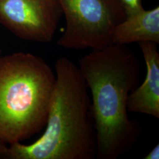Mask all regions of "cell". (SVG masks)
<instances>
[{
	"label": "cell",
	"mask_w": 159,
	"mask_h": 159,
	"mask_svg": "<svg viewBox=\"0 0 159 159\" xmlns=\"http://www.w3.org/2000/svg\"><path fill=\"white\" fill-rule=\"evenodd\" d=\"M140 62L126 45L91 50L78 68L90 93L96 134V159H117L133 147L140 134L129 117V95L139 85Z\"/></svg>",
	"instance_id": "obj_1"
},
{
	"label": "cell",
	"mask_w": 159,
	"mask_h": 159,
	"mask_svg": "<svg viewBox=\"0 0 159 159\" xmlns=\"http://www.w3.org/2000/svg\"><path fill=\"white\" fill-rule=\"evenodd\" d=\"M56 80L46 130L34 143L8 145L7 159H96L91 98L78 66L66 57L54 66Z\"/></svg>",
	"instance_id": "obj_2"
},
{
	"label": "cell",
	"mask_w": 159,
	"mask_h": 159,
	"mask_svg": "<svg viewBox=\"0 0 159 159\" xmlns=\"http://www.w3.org/2000/svg\"><path fill=\"white\" fill-rule=\"evenodd\" d=\"M56 80L39 56H0V139L8 145L21 143L46 127Z\"/></svg>",
	"instance_id": "obj_3"
},
{
	"label": "cell",
	"mask_w": 159,
	"mask_h": 159,
	"mask_svg": "<svg viewBox=\"0 0 159 159\" xmlns=\"http://www.w3.org/2000/svg\"><path fill=\"white\" fill-rule=\"evenodd\" d=\"M58 1L66 19L58 46L71 50H96L113 44L114 30L126 17L119 0Z\"/></svg>",
	"instance_id": "obj_4"
},
{
	"label": "cell",
	"mask_w": 159,
	"mask_h": 159,
	"mask_svg": "<svg viewBox=\"0 0 159 159\" xmlns=\"http://www.w3.org/2000/svg\"><path fill=\"white\" fill-rule=\"evenodd\" d=\"M63 16L58 0H0V23L23 40L50 43Z\"/></svg>",
	"instance_id": "obj_5"
},
{
	"label": "cell",
	"mask_w": 159,
	"mask_h": 159,
	"mask_svg": "<svg viewBox=\"0 0 159 159\" xmlns=\"http://www.w3.org/2000/svg\"><path fill=\"white\" fill-rule=\"evenodd\" d=\"M146 65L144 82L131 91L128 99L129 112L144 114L159 119V53L153 42L138 43Z\"/></svg>",
	"instance_id": "obj_6"
},
{
	"label": "cell",
	"mask_w": 159,
	"mask_h": 159,
	"mask_svg": "<svg viewBox=\"0 0 159 159\" xmlns=\"http://www.w3.org/2000/svg\"><path fill=\"white\" fill-rule=\"evenodd\" d=\"M112 41L122 45L146 41L159 44V6L126 15L114 29Z\"/></svg>",
	"instance_id": "obj_7"
},
{
	"label": "cell",
	"mask_w": 159,
	"mask_h": 159,
	"mask_svg": "<svg viewBox=\"0 0 159 159\" xmlns=\"http://www.w3.org/2000/svg\"><path fill=\"white\" fill-rule=\"evenodd\" d=\"M125 10L126 15L132 14L142 9V0H119Z\"/></svg>",
	"instance_id": "obj_8"
},
{
	"label": "cell",
	"mask_w": 159,
	"mask_h": 159,
	"mask_svg": "<svg viewBox=\"0 0 159 159\" xmlns=\"http://www.w3.org/2000/svg\"><path fill=\"white\" fill-rule=\"evenodd\" d=\"M159 144H157L144 157V159H159Z\"/></svg>",
	"instance_id": "obj_9"
},
{
	"label": "cell",
	"mask_w": 159,
	"mask_h": 159,
	"mask_svg": "<svg viewBox=\"0 0 159 159\" xmlns=\"http://www.w3.org/2000/svg\"><path fill=\"white\" fill-rule=\"evenodd\" d=\"M8 145L0 139V159H7Z\"/></svg>",
	"instance_id": "obj_10"
},
{
	"label": "cell",
	"mask_w": 159,
	"mask_h": 159,
	"mask_svg": "<svg viewBox=\"0 0 159 159\" xmlns=\"http://www.w3.org/2000/svg\"><path fill=\"white\" fill-rule=\"evenodd\" d=\"M1 56V50H0V56Z\"/></svg>",
	"instance_id": "obj_11"
}]
</instances>
